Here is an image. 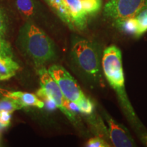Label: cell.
<instances>
[{
	"label": "cell",
	"mask_w": 147,
	"mask_h": 147,
	"mask_svg": "<svg viewBox=\"0 0 147 147\" xmlns=\"http://www.w3.org/2000/svg\"><path fill=\"white\" fill-rule=\"evenodd\" d=\"M16 45L22 54L38 69L45 67L57 57L54 42L31 20H28L20 29Z\"/></svg>",
	"instance_id": "cell-1"
},
{
	"label": "cell",
	"mask_w": 147,
	"mask_h": 147,
	"mask_svg": "<svg viewBox=\"0 0 147 147\" xmlns=\"http://www.w3.org/2000/svg\"><path fill=\"white\" fill-rule=\"evenodd\" d=\"M102 68L106 80L115 91L129 120L140 128L141 123L127 94L122 53L118 47L112 45L104 49L102 58Z\"/></svg>",
	"instance_id": "cell-2"
},
{
	"label": "cell",
	"mask_w": 147,
	"mask_h": 147,
	"mask_svg": "<svg viewBox=\"0 0 147 147\" xmlns=\"http://www.w3.org/2000/svg\"><path fill=\"white\" fill-rule=\"evenodd\" d=\"M71 58L77 68L93 81L102 79V58L100 47L96 42L80 36L71 40Z\"/></svg>",
	"instance_id": "cell-3"
},
{
	"label": "cell",
	"mask_w": 147,
	"mask_h": 147,
	"mask_svg": "<svg viewBox=\"0 0 147 147\" xmlns=\"http://www.w3.org/2000/svg\"><path fill=\"white\" fill-rule=\"evenodd\" d=\"M49 74L59 87L64 97L78 106L80 113L91 115L94 110V104L86 97L78 82L63 66L54 64L48 69Z\"/></svg>",
	"instance_id": "cell-4"
},
{
	"label": "cell",
	"mask_w": 147,
	"mask_h": 147,
	"mask_svg": "<svg viewBox=\"0 0 147 147\" xmlns=\"http://www.w3.org/2000/svg\"><path fill=\"white\" fill-rule=\"evenodd\" d=\"M70 29L82 31L87 27L88 15L80 0H45Z\"/></svg>",
	"instance_id": "cell-5"
},
{
	"label": "cell",
	"mask_w": 147,
	"mask_h": 147,
	"mask_svg": "<svg viewBox=\"0 0 147 147\" xmlns=\"http://www.w3.org/2000/svg\"><path fill=\"white\" fill-rule=\"evenodd\" d=\"M147 8V0H109L104 7V14L116 23L133 18Z\"/></svg>",
	"instance_id": "cell-6"
},
{
	"label": "cell",
	"mask_w": 147,
	"mask_h": 147,
	"mask_svg": "<svg viewBox=\"0 0 147 147\" xmlns=\"http://www.w3.org/2000/svg\"><path fill=\"white\" fill-rule=\"evenodd\" d=\"M38 72L40 78V89L45 94L53 99L57 104V108L66 116L69 121L73 123H76V120L75 118V114L67 109L65 105L67 100L64 97L59 87L51 76L48 69H46L45 67H42L38 69Z\"/></svg>",
	"instance_id": "cell-7"
},
{
	"label": "cell",
	"mask_w": 147,
	"mask_h": 147,
	"mask_svg": "<svg viewBox=\"0 0 147 147\" xmlns=\"http://www.w3.org/2000/svg\"><path fill=\"white\" fill-rule=\"evenodd\" d=\"M102 114L108 125V134L113 146L116 147L136 146L131 134L123 125L114 119L106 111H103Z\"/></svg>",
	"instance_id": "cell-8"
},
{
	"label": "cell",
	"mask_w": 147,
	"mask_h": 147,
	"mask_svg": "<svg viewBox=\"0 0 147 147\" xmlns=\"http://www.w3.org/2000/svg\"><path fill=\"white\" fill-rule=\"evenodd\" d=\"M115 24L120 30L127 34L136 38L142 36L147 32V8L133 18Z\"/></svg>",
	"instance_id": "cell-9"
},
{
	"label": "cell",
	"mask_w": 147,
	"mask_h": 147,
	"mask_svg": "<svg viewBox=\"0 0 147 147\" xmlns=\"http://www.w3.org/2000/svg\"><path fill=\"white\" fill-rule=\"evenodd\" d=\"M10 97L17 100L23 108L29 106H34L38 108L45 107L44 102L33 93L21 91L10 92Z\"/></svg>",
	"instance_id": "cell-10"
},
{
	"label": "cell",
	"mask_w": 147,
	"mask_h": 147,
	"mask_svg": "<svg viewBox=\"0 0 147 147\" xmlns=\"http://www.w3.org/2000/svg\"><path fill=\"white\" fill-rule=\"evenodd\" d=\"M20 68L18 64L12 57H0V80H8L15 76Z\"/></svg>",
	"instance_id": "cell-11"
},
{
	"label": "cell",
	"mask_w": 147,
	"mask_h": 147,
	"mask_svg": "<svg viewBox=\"0 0 147 147\" xmlns=\"http://www.w3.org/2000/svg\"><path fill=\"white\" fill-rule=\"evenodd\" d=\"M15 5L21 15L27 19H32L38 14V3L36 0H15Z\"/></svg>",
	"instance_id": "cell-12"
},
{
	"label": "cell",
	"mask_w": 147,
	"mask_h": 147,
	"mask_svg": "<svg viewBox=\"0 0 147 147\" xmlns=\"http://www.w3.org/2000/svg\"><path fill=\"white\" fill-rule=\"evenodd\" d=\"M23 107L15 99L12 97H2L0 98V111L13 113L14 111L21 110Z\"/></svg>",
	"instance_id": "cell-13"
},
{
	"label": "cell",
	"mask_w": 147,
	"mask_h": 147,
	"mask_svg": "<svg viewBox=\"0 0 147 147\" xmlns=\"http://www.w3.org/2000/svg\"><path fill=\"white\" fill-rule=\"evenodd\" d=\"M80 1H81L82 8L87 15L95 14L102 8L101 0H82Z\"/></svg>",
	"instance_id": "cell-14"
},
{
	"label": "cell",
	"mask_w": 147,
	"mask_h": 147,
	"mask_svg": "<svg viewBox=\"0 0 147 147\" xmlns=\"http://www.w3.org/2000/svg\"><path fill=\"white\" fill-rule=\"evenodd\" d=\"M0 57L13 58V51L5 38L0 37Z\"/></svg>",
	"instance_id": "cell-15"
},
{
	"label": "cell",
	"mask_w": 147,
	"mask_h": 147,
	"mask_svg": "<svg viewBox=\"0 0 147 147\" xmlns=\"http://www.w3.org/2000/svg\"><path fill=\"white\" fill-rule=\"evenodd\" d=\"M8 30V18L6 13L0 7V37L5 38Z\"/></svg>",
	"instance_id": "cell-16"
},
{
	"label": "cell",
	"mask_w": 147,
	"mask_h": 147,
	"mask_svg": "<svg viewBox=\"0 0 147 147\" xmlns=\"http://www.w3.org/2000/svg\"><path fill=\"white\" fill-rule=\"evenodd\" d=\"M85 146L87 147H110L111 145L106 140L96 136L90 138L86 143Z\"/></svg>",
	"instance_id": "cell-17"
},
{
	"label": "cell",
	"mask_w": 147,
	"mask_h": 147,
	"mask_svg": "<svg viewBox=\"0 0 147 147\" xmlns=\"http://www.w3.org/2000/svg\"><path fill=\"white\" fill-rule=\"evenodd\" d=\"M12 115L10 113L5 111L1 112V117H0V125L3 128L7 127L10 125Z\"/></svg>",
	"instance_id": "cell-18"
},
{
	"label": "cell",
	"mask_w": 147,
	"mask_h": 147,
	"mask_svg": "<svg viewBox=\"0 0 147 147\" xmlns=\"http://www.w3.org/2000/svg\"><path fill=\"white\" fill-rule=\"evenodd\" d=\"M10 92L7 91L0 86V98L2 97H10Z\"/></svg>",
	"instance_id": "cell-19"
},
{
	"label": "cell",
	"mask_w": 147,
	"mask_h": 147,
	"mask_svg": "<svg viewBox=\"0 0 147 147\" xmlns=\"http://www.w3.org/2000/svg\"><path fill=\"white\" fill-rule=\"evenodd\" d=\"M142 140L144 142V144L147 146V134L146 135H143L142 136Z\"/></svg>",
	"instance_id": "cell-20"
},
{
	"label": "cell",
	"mask_w": 147,
	"mask_h": 147,
	"mask_svg": "<svg viewBox=\"0 0 147 147\" xmlns=\"http://www.w3.org/2000/svg\"><path fill=\"white\" fill-rule=\"evenodd\" d=\"M2 128H3L2 126L1 125H0V144H1V129H2Z\"/></svg>",
	"instance_id": "cell-21"
},
{
	"label": "cell",
	"mask_w": 147,
	"mask_h": 147,
	"mask_svg": "<svg viewBox=\"0 0 147 147\" xmlns=\"http://www.w3.org/2000/svg\"><path fill=\"white\" fill-rule=\"evenodd\" d=\"M0 117H1V111H0Z\"/></svg>",
	"instance_id": "cell-22"
},
{
	"label": "cell",
	"mask_w": 147,
	"mask_h": 147,
	"mask_svg": "<svg viewBox=\"0 0 147 147\" xmlns=\"http://www.w3.org/2000/svg\"><path fill=\"white\" fill-rule=\"evenodd\" d=\"M80 1H82V0H80Z\"/></svg>",
	"instance_id": "cell-23"
}]
</instances>
